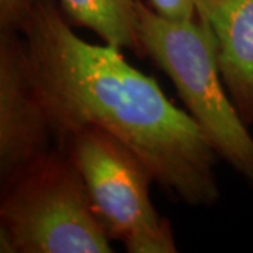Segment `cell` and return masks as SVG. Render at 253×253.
Returning a JSON list of instances; mask_svg holds the SVG:
<instances>
[{
    "instance_id": "cell-1",
    "label": "cell",
    "mask_w": 253,
    "mask_h": 253,
    "mask_svg": "<svg viewBox=\"0 0 253 253\" xmlns=\"http://www.w3.org/2000/svg\"><path fill=\"white\" fill-rule=\"evenodd\" d=\"M23 34L37 90L61 142L83 126H100L184 203L217 201V155L199 126L118 48L83 41L54 0H37Z\"/></svg>"
},
{
    "instance_id": "cell-2",
    "label": "cell",
    "mask_w": 253,
    "mask_h": 253,
    "mask_svg": "<svg viewBox=\"0 0 253 253\" xmlns=\"http://www.w3.org/2000/svg\"><path fill=\"white\" fill-rule=\"evenodd\" d=\"M0 252H113L66 149H49L1 186Z\"/></svg>"
},
{
    "instance_id": "cell-3",
    "label": "cell",
    "mask_w": 253,
    "mask_h": 253,
    "mask_svg": "<svg viewBox=\"0 0 253 253\" xmlns=\"http://www.w3.org/2000/svg\"><path fill=\"white\" fill-rule=\"evenodd\" d=\"M138 36L169 76L217 156L253 184V138L224 89L215 37L206 20H170L144 1L138 9Z\"/></svg>"
},
{
    "instance_id": "cell-4",
    "label": "cell",
    "mask_w": 253,
    "mask_h": 253,
    "mask_svg": "<svg viewBox=\"0 0 253 253\" xmlns=\"http://www.w3.org/2000/svg\"><path fill=\"white\" fill-rule=\"evenodd\" d=\"M61 144L76 163L110 239L121 241L129 253L177 252L172 228L149 197L154 176L128 146L96 126H83Z\"/></svg>"
},
{
    "instance_id": "cell-5",
    "label": "cell",
    "mask_w": 253,
    "mask_h": 253,
    "mask_svg": "<svg viewBox=\"0 0 253 253\" xmlns=\"http://www.w3.org/2000/svg\"><path fill=\"white\" fill-rule=\"evenodd\" d=\"M54 135L33 79L26 40L0 31V180L7 184L49 151Z\"/></svg>"
},
{
    "instance_id": "cell-6",
    "label": "cell",
    "mask_w": 253,
    "mask_h": 253,
    "mask_svg": "<svg viewBox=\"0 0 253 253\" xmlns=\"http://www.w3.org/2000/svg\"><path fill=\"white\" fill-rule=\"evenodd\" d=\"M196 16L215 37L228 94L246 126L253 124V0H197Z\"/></svg>"
},
{
    "instance_id": "cell-7",
    "label": "cell",
    "mask_w": 253,
    "mask_h": 253,
    "mask_svg": "<svg viewBox=\"0 0 253 253\" xmlns=\"http://www.w3.org/2000/svg\"><path fill=\"white\" fill-rule=\"evenodd\" d=\"M69 23L94 31L104 44L145 56L138 36V9L142 0H59Z\"/></svg>"
},
{
    "instance_id": "cell-8",
    "label": "cell",
    "mask_w": 253,
    "mask_h": 253,
    "mask_svg": "<svg viewBox=\"0 0 253 253\" xmlns=\"http://www.w3.org/2000/svg\"><path fill=\"white\" fill-rule=\"evenodd\" d=\"M37 0H0V31L24 33Z\"/></svg>"
},
{
    "instance_id": "cell-9",
    "label": "cell",
    "mask_w": 253,
    "mask_h": 253,
    "mask_svg": "<svg viewBox=\"0 0 253 253\" xmlns=\"http://www.w3.org/2000/svg\"><path fill=\"white\" fill-rule=\"evenodd\" d=\"M151 7L170 20H191L196 17L197 0H149Z\"/></svg>"
}]
</instances>
